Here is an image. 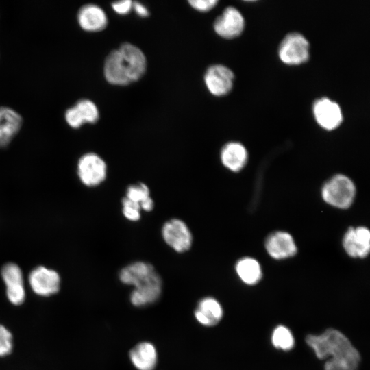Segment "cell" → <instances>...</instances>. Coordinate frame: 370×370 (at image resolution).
<instances>
[{"instance_id":"1","label":"cell","mask_w":370,"mask_h":370,"mask_svg":"<svg viewBox=\"0 0 370 370\" xmlns=\"http://www.w3.org/2000/svg\"><path fill=\"white\" fill-rule=\"evenodd\" d=\"M306 341L320 360L331 357L325 363V370L357 369L360 354L349 340L341 332L330 328L321 335H308Z\"/></svg>"},{"instance_id":"2","label":"cell","mask_w":370,"mask_h":370,"mask_svg":"<svg viewBox=\"0 0 370 370\" xmlns=\"http://www.w3.org/2000/svg\"><path fill=\"white\" fill-rule=\"evenodd\" d=\"M146 67L147 60L142 50L131 43H123L106 57L103 74L108 83L126 86L138 80Z\"/></svg>"},{"instance_id":"3","label":"cell","mask_w":370,"mask_h":370,"mask_svg":"<svg viewBox=\"0 0 370 370\" xmlns=\"http://www.w3.org/2000/svg\"><path fill=\"white\" fill-rule=\"evenodd\" d=\"M133 290L130 301L134 307L141 308L157 301L162 292V280L156 269L138 275L132 282Z\"/></svg>"},{"instance_id":"4","label":"cell","mask_w":370,"mask_h":370,"mask_svg":"<svg viewBox=\"0 0 370 370\" xmlns=\"http://www.w3.org/2000/svg\"><path fill=\"white\" fill-rule=\"evenodd\" d=\"M160 233L164 243L177 254L188 252L193 247V232L188 225L180 218L166 220L161 227Z\"/></svg>"},{"instance_id":"5","label":"cell","mask_w":370,"mask_h":370,"mask_svg":"<svg viewBox=\"0 0 370 370\" xmlns=\"http://www.w3.org/2000/svg\"><path fill=\"white\" fill-rule=\"evenodd\" d=\"M356 188L352 181L343 175H336L322 188L324 201L339 208H347L352 204Z\"/></svg>"},{"instance_id":"6","label":"cell","mask_w":370,"mask_h":370,"mask_svg":"<svg viewBox=\"0 0 370 370\" xmlns=\"http://www.w3.org/2000/svg\"><path fill=\"white\" fill-rule=\"evenodd\" d=\"M77 174L86 186L95 187L101 184L108 176V165L98 154L89 152L78 160Z\"/></svg>"},{"instance_id":"7","label":"cell","mask_w":370,"mask_h":370,"mask_svg":"<svg viewBox=\"0 0 370 370\" xmlns=\"http://www.w3.org/2000/svg\"><path fill=\"white\" fill-rule=\"evenodd\" d=\"M278 54L282 62L286 64H302L309 58V43L299 33L288 34L280 43Z\"/></svg>"},{"instance_id":"8","label":"cell","mask_w":370,"mask_h":370,"mask_svg":"<svg viewBox=\"0 0 370 370\" xmlns=\"http://www.w3.org/2000/svg\"><path fill=\"white\" fill-rule=\"evenodd\" d=\"M29 283L35 294L49 297L59 291L60 278L56 271L40 266L29 273Z\"/></svg>"},{"instance_id":"9","label":"cell","mask_w":370,"mask_h":370,"mask_svg":"<svg viewBox=\"0 0 370 370\" xmlns=\"http://www.w3.org/2000/svg\"><path fill=\"white\" fill-rule=\"evenodd\" d=\"M1 274L9 301L15 306L22 304L25 299V290L20 267L12 262L7 263L2 267Z\"/></svg>"},{"instance_id":"10","label":"cell","mask_w":370,"mask_h":370,"mask_svg":"<svg viewBox=\"0 0 370 370\" xmlns=\"http://www.w3.org/2000/svg\"><path fill=\"white\" fill-rule=\"evenodd\" d=\"M234 78L232 70L222 64L209 66L204 77L208 91L217 97L227 95L231 90Z\"/></svg>"},{"instance_id":"11","label":"cell","mask_w":370,"mask_h":370,"mask_svg":"<svg viewBox=\"0 0 370 370\" xmlns=\"http://www.w3.org/2000/svg\"><path fill=\"white\" fill-rule=\"evenodd\" d=\"M99 118V112L96 104L90 99H82L75 105L66 109L64 119L72 128H79L84 123L94 124Z\"/></svg>"},{"instance_id":"12","label":"cell","mask_w":370,"mask_h":370,"mask_svg":"<svg viewBox=\"0 0 370 370\" xmlns=\"http://www.w3.org/2000/svg\"><path fill=\"white\" fill-rule=\"evenodd\" d=\"M245 21L242 14L233 7L226 8L213 25L215 32L227 39L238 36L243 31Z\"/></svg>"},{"instance_id":"13","label":"cell","mask_w":370,"mask_h":370,"mask_svg":"<svg viewBox=\"0 0 370 370\" xmlns=\"http://www.w3.org/2000/svg\"><path fill=\"white\" fill-rule=\"evenodd\" d=\"M313 113L318 124L328 130L336 128L343 120L339 106L328 98L317 100L313 106Z\"/></svg>"},{"instance_id":"14","label":"cell","mask_w":370,"mask_h":370,"mask_svg":"<svg viewBox=\"0 0 370 370\" xmlns=\"http://www.w3.org/2000/svg\"><path fill=\"white\" fill-rule=\"evenodd\" d=\"M343 245L352 257L365 258L370 250V232L365 227H350L344 236Z\"/></svg>"},{"instance_id":"15","label":"cell","mask_w":370,"mask_h":370,"mask_svg":"<svg viewBox=\"0 0 370 370\" xmlns=\"http://www.w3.org/2000/svg\"><path fill=\"white\" fill-rule=\"evenodd\" d=\"M79 27L86 32H98L108 25V17L104 10L99 5L88 3L82 5L77 15Z\"/></svg>"},{"instance_id":"16","label":"cell","mask_w":370,"mask_h":370,"mask_svg":"<svg viewBox=\"0 0 370 370\" xmlns=\"http://www.w3.org/2000/svg\"><path fill=\"white\" fill-rule=\"evenodd\" d=\"M195 320L205 327H212L218 324L223 317L221 304L212 297L200 299L194 310Z\"/></svg>"},{"instance_id":"17","label":"cell","mask_w":370,"mask_h":370,"mask_svg":"<svg viewBox=\"0 0 370 370\" xmlns=\"http://www.w3.org/2000/svg\"><path fill=\"white\" fill-rule=\"evenodd\" d=\"M129 358L137 370H154L158 363V352L152 343L142 341L130 349Z\"/></svg>"},{"instance_id":"18","label":"cell","mask_w":370,"mask_h":370,"mask_svg":"<svg viewBox=\"0 0 370 370\" xmlns=\"http://www.w3.org/2000/svg\"><path fill=\"white\" fill-rule=\"evenodd\" d=\"M265 246L269 254L275 259L291 257L297 252L292 236L285 232H276L270 235Z\"/></svg>"},{"instance_id":"19","label":"cell","mask_w":370,"mask_h":370,"mask_svg":"<svg viewBox=\"0 0 370 370\" xmlns=\"http://www.w3.org/2000/svg\"><path fill=\"white\" fill-rule=\"evenodd\" d=\"M23 123L21 116L7 106L0 107V147L7 145L19 132Z\"/></svg>"},{"instance_id":"20","label":"cell","mask_w":370,"mask_h":370,"mask_svg":"<svg viewBox=\"0 0 370 370\" xmlns=\"http://www.w3.org/2000/svg\"><path fill=\"white\" fill-rule=\"evenodd\" d=\"M220 158L225 167L236 172L245 166L247 160V152L241 143L230 142L221 149Z\"/></svg>"},{"instance_id":"21","label":"cell","mask_w":370,"mask_h":370,"mask_svg":"<svg viewBox=\"0 0 370 370\" xmlns=\"http://www.w3.org/2000/svg\"><path fill=\"white\" fill-rule=\"evenodd\" d=\"M124 197L138 204L143 212H150L155 207V202L151 195L149 187L144 182L129 184Z\"/></svg>"},{"instance_id":"22","label":"cell","mask_w":370,"mask_h":370,"mask_svg":"<svg viewBox=\"0 0 370 370\" xmlns=\"http://www.w3.org/2000/svg\"><path fill=\"white\" fill-rule=\"evenodd\" d=\"M236 271L242 281L247 284L257 283L262 275L259 263L251 258L240 260L236 264Z\"/></svg>"},{"instance_id":"23","label":"cell","mask_w":370,"mask_h":370,"mask_svg":"<svg viewBox=\"0 0 370 370\" xmlns=\"http://www.w3.org/2000/svg\"><path fill=\"white\" fill-rule=\"evenodd\" d=\"M272 343L275 347L288 351L293 347L294 338L288 328L280 325L273 331Z\"/></svg>"},{"instance_id":"24","label":"cell","mask_w":370,"mask_h":370,"mask_svg":"<svg viewBox=\"0 0 370 370\" xmlns=\"http://www.w3.org/2000/svg\"><path fill=\"white\" fill-rule=\"evenodd\" d=\"M121 213L123 217L130 222H137L141 219L142 210L140 205L125 197L121 200Z\"/></svg>"},{"instance_id":"25","label":"cell","mask_w":370,"mask_h":370,"mask_svg":"<svg viewBox=\"0 0 370 370\" xmlns=\"http://www.w3.org/2000/svg\"><path fill=\"white\" fill-rule=\"evenodd\" d=\"M13 336L10 331L0 324V357L9 355L13 349Z\"/></svg>"},{"instance_id":"26","label":"cell","mask_w":370,"mask_h":370,"mask_svg":"<svg viewBox=\"0 0 370 370\" xmlns=\"http://www.w3.org/2000/svg\"><path fill=\"white\" fill-rule=\"evenodd\" d=\"M218 1L216 0H190V5L195 10L206 12L212 10Z\"/></svg>"},{"instance_id":"27","label":"cell","mask_w":370,"mask_h":370,"mask_svg":"<svg viewBox=\"0 0 370 370\" xmlns=\"http://www.w3.org/2000/svg\"><path fill=\"white\" fill-rule=\"evenodd\" d=\"M132 3L130 0L116 1L112 3V8L116 13L125 15L132 9Z\"/></svg>"},{"instance_id":"28","label":"cell","mask_w":370,"mask_h":370,"mask_svg":"<svg viewBox=\"0 0 370 370\" xmlns=\"http://www.w3.org/2000/svg\"><path fill=\"white\" fill-rule=\"evenodd\" d=\"M132 8H134V11L139 16L147 17L149 15L147 8L140 2L134 1L132 3Z\"/></svg>"}]
</instances>
